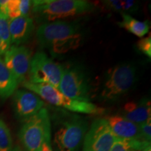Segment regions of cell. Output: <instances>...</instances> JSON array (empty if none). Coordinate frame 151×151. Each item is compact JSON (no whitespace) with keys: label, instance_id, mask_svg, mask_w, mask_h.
Listing matches in <instances>:
<instances>
[{"label":"cell","instance_id":"1","mask_svg":"<svg viewBox=\"0 0 151 151\" xmlns=\"http://www.w3.org/2000/svg\"><path fill=\"white\" fill-rule=\"evenodd\" d=\"M37 37L42 48L58 55L76 48L81 39L78 24L65 20L41 24L37 29Z\"/></svg>","mask_w":151,"mask_h":151},{"label":"cell","instance_id":"2","mask_svg":"<svg viewBox=\"0 0 151 151\" xmlns=\"http://www.w3.org/2000/svg\"><path fill=\"white\" fill-rule=\"evenodd\" d=\"M95 7L85 0H35L32 12L40 21L50 22L91 13Z\"/></svg>","mask_w":151,"mask_h":151},{"label":"cell","instance_id":"3","mask_svg":"<svg viewBox=\"0 0 151 151\" xmlns=\"http://www.w3.org/2000/svg\"><path fill=\"white\" fill-rule=\"evenodd\" d=\"M22 86L50 104L72 112L91 115H101L105 112L104 109L92 102L77 101L68 97L60 92L58 88H55L51 85L34 84L24 81L22 82Z\"/></svg>","mask_w":151,"mask_h":151},{"label":"cell","instance_id":"4","mask_svg":"<svg viewBox=\"0 0 151 151\" xmlns=\"http://www.w3.org/2000/svg\"><path fill=\"white\" fill-rule=\"evenodd\" d=\"M137 69L131 63L120 64L109 70L100 97L106 101H114L126 94L137 81Z\"/></svg>","mask_w":151,"mask_h":151},{"label":"cell","instance_id":"5","mask_svg":"<svg viewBox=\"0 0 151 151\" xmlns=\"http://www.w3.org/2000/svg\"><path fill=\"white\" fill-rule=\"evenodd\" d=\"M19 138L27 151H40L44 141L51 138V124L46 109L43 108L24 122Z\"/></svg>","mask_w":151,"mask_h":151},{"label":"cell","instance_id":"6","mask_svg":"<svg viewBox=\"0 0 151 151\" xmlns=\"http://www.w3.org/2000/svg\"><path fill=\"white\" fill-rule=\"evenodd\" d=\"M88 128V121L78 116H71L60 124L54 137L59 151H78Z\"/></svg>","mask_w":151,"mask_h":151},{"label":"cell","instance_id":"7","mask_svg":"<svg viewBox=\"0 0 151 151\" xmlns=\"http://www.w3.org/2000/svg\"><path fill=\"white\" fill-rule=\"evenodd\" d=\"M63 67L45 52H38L31 59L28 82L34 84H49L58 88Z\"/></svg>","mask_w":151,"mask_h":151},{"label":"cell","instance_id":"8","mask_svg":"<svg viewBox=\"0 0 151 151\" xmlns=\"http://www.w3.org/2000/svg\"><path fill=\"white\" fill-rule=\"evenodd\" d=\"M58 89L68 97L77 101L90 102L92 90L86 74L76 67L65 69Z\"/></svg>","mask_w":151,"mask_h":151},{"label":"cell","instance_id":"9","mask_svg":"<svg viewBox=\"0 0 151 151\" xmlns=\"http://www.w3.org/2000/svg\"><path fill=\"white\" fill-rule=\"evenodd\" d=\"M116 139L106 119L97 118L85 136L83 151H110Z\"/></svg>","mask_w":151,"mask_h":151},{"label":"cell","instance_id":"10","mask_svg":"<svg viewBox=\"0 0 151 151\" xmlns=\"http://www.w3.org/2000/svg\"><path fill=\"white\" fill-rule=\"evenodd\" d=\"M31 52L24 46H11L4 54V65L18 83L24 81L31 62Z\"/></svg>","mask_w":151,"mask_h":151},{"label":"cell","instance_id":"11","mask_svg":"<svg viewBox=\"0 0 151 151\" xmlns=\"http://www.w3.org/2000/svg\"><path fill=\"white\" fill-rule=\"evenodd\" d=\"M44 102L37 94L29 90H18L14 93L13 106L16 118L27 121L43 109Z\"/></svg>","mask_w":151,"mask_h":151},{"label":"cell","instance_id":"12","mask_svg":"<svg viewBox=\"0 0 151 151\" xmlns=\"http://www.w3.org/2000/svg\"><path fill=\"white\" fill-rule=\"evenodd\" d=\"M106 120L112 133L117 139L143 140L139 124L117 115L108 117Z\"/></svg>","mask_w":151,"mask_h":151},{"label":"cell","instance_id":"13","mask_svg":"<svg viewBox=\"0 0 151 151\" xmlns=\"http://www.w3.org/2000/svg\"><path fill=\"white\" fill-rule=\"evenodd\" d=\"M11 44L21 46L29 40L35 29L33 20L29 16H20L9 20Z\"/></svg>","mask_w":151,"mask_h":151},{"label":"cell","instance_id":"14","mask_svg":"<svg viewBox=\"0 0 151 151\" xmlns=\"http://www.w3.org/2000/svg\"><path fill=\"white\" fill-rule=\"evenodd\" d=\"M121 116L134 123L142 124L151 119L150 100L143 98L138 101H130L124 105Z\"/></svg>","mask_w":151,"mask_h":151},{"label":"cell","instance_id":"15","mask_svg":"<svg viewBox=\"0 0 151 151\" xmlns=\"http://www.w3.org/2000/svg\"><path fill=\"white\" fill-rule=\"evenodd\" d=\"M18 83L6 67L0 55V97L6 99L16 92Z\"/></svg>","mask_w":151,"mask_h":151},{"label":"cell","instance_id":"16","mask_svg":"<svg viewBox=\"0 0 151 151\" xmlns=\"http://www.w3.org/2000/svg\"><path fill=\"white\" fill-rule=\"evenodd\" d=\"M122 21L118 22L119 26L137 37L143 38L148 33L150 25L148 21H141L125 14H122Z\"/></svg>","mask_w":151,"mask_h":151},{"label":"cell","instance_id":"17","mask_svg":"<svg viewBox=\"0 0 151 151\" xmlns=\"http://www.w3.org/2000/svg\"><path fill=\"white\" fill-rule=\"evenodd\" d=\"M32 7V1L30 0H8L6 9L9 20L20 16H29Z\"/></svg>","mask_w":151,"mask_h":151},{"label":"cell","instance_id":"18","mask_svg":"<svg viewBox=\"0 0 151 151\" xmlns=\"http://www.w3.org/2000/svg\"><path fill=\"white\" fill-rule=\"evenodd\" d=\"M150 143L143 140L116 139L110 151H142L150 148Z\"/></svg>","mask_w":151,"mask_h":151},{"label":"cell","instance_id":"19","mask_svg":"<svg viewBox=\"0 0 151 151\" xmlns=\"http://www.w3.org/2000/svg\"><path fill=\"white\" fill-rule=\"evenodd\" d=\"M0 39L1 41V53L4 55L11 46L9 19L4 16H0Z\"/></svg>","mask_w":151,"mask_h":151},{"label":"cell","instance_id":"20","mask_svg":"<svg viewBox=\"0 0 151 151\" xmlns=\"http://www.w3.org/2000/svg\"><path fill=\"white\" fill-rule=\"evenodd\" d=\"M13 141L9 127L0 119V151H12Z\"/></svg>","mask_w":151,"mask_h":151},{"label":"cell","instance_id":"21","mask_svg":"<svg viewBox=\"0 0 151 151\" xmlns=\"http://www.w3.org/2000/svg\"><path fill=\"white\" fill-rule=\"evenodd\" d=\"M138 48L149 58H151V37L150 36L143 37L137 43Z\"/></svg>","mask_w":151,"mask_h":151},{"label":"cell","instance_id":"22","mask_svg":"<svg viewBox=\"0 0 151 151\" xmlns=\"http://www.w3.org/2000/svg\"><path fill=\"white\" fill-rule=\"evenodd\" d=\"M140 127L141 135L143 141L150 142L151 140V119L148 120L142 124L139 125Z\"/></svg>","mask_w":151,"mask_h":151},{"label":"cell","instance_id":"23","mask_svg":"<svg viewBox=\"0 0 151 151\" xmlns=\"http://www.w3.org/2000/svg\"><path fill=\"white\" fill-rule=\"evenodd\" d=\"M103 4L105 6L106 8L109 10L119 12L122 14V1L119 0H107V1H102Z\"/></svg>","mask_w":151,"mask_h":151},{"label":"cell","instance_id":"24","mask_svg":"<svg viewBox=\"0 0 151 151\" xmlns=\"http://www.w3.org/2000/svg\"><path fill=\"white\" fill-rule=\"evenodd\" d=\"M122 14H127L128 12H133L137 9V2L135 1H122Z\"/></svg>","mask_w":151,"mask_h":151},{"label":"cell","instance_id":"25","mask_svg":"<svg viewBox=\"0 0 151 151\" xmlns=\"http://www.w3.org/2000/svg\"><path fill=\"white\" fill-rule=\"evenodd\" d=\"M40 151H53L52 150L51 146V142H50V139H47L43 143L42 146H41Z\"/></svg>","mask_w":151,"mask_h":151},{"label":"cell","instance_id":"26","mask_svg":"<svg viewBox=\"0 0 151 151\" xmlns=\"http://www.w3.org/2000/svg\"><path fill=\"white\" fill-rule=\"evenodd\" d=\"M12 151H22V150H21V149L20 148V147H18V146H16V147H15V148H13Z\"/></svg>","mask_w":151,"mask_h":151},{"label":"cell","instance_id":"27","mask_svg":"<svg viewBox=\"0 0 151 151\" xmlns=\"http://www.w3.org/2000/svg\"><path fill=\"white\" fill-rule=\"evenodd\" d=\"M1 39H0V55H1Z\"/></svg>","mask_w":151,"mask_h":151},{"label":"cell","instance_id":"28","mask_svg":"<svg viewBox=\"0 0 151 151\" xmlns=\"http://www.w3.org/2000/svg\"><path fill=\"white\" fill-rule=\"evenodd\" d=\"M142 151H151L150 147V148H146V150H142Z\"/></svg>","mask_w":151,"mask_h":151}]
</instances>
